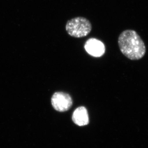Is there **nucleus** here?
<instances>
[{"label":"nucleus","mask_w":148,"mask_h":148,"mask_svg":"<svg viewBox=\"0 0 148 148\" xmlns=\"http://www.w3.org/2000/svg\"><path fill=\"white\" fill-rule=\"evenodd\" d=\"M118 44L122 53L130 60H140L145 55V44L133 30H126L122 32L119 36Z\"/></svg>","instance_id":"obj_1"},{"label":"nucleus","mask_w":148,"mask_h":148,"mask_svg":"<svg viewBox=\"0 0 148 148\" xmlns=\"http://www.w3.org/2000/svg\"><path fill=\"white\" fill-rule=\"evenodd\" d=\"M92 26L89 20L84 17H77L67 21L66 30L69 35L75 38L86 36L91 32Z\"/></svg>","instance_id":"obj_2"},{"label":"nucleus","mask_w":148,"mask_h":148,"mask_svg":"<svg viewBox=\"0 0 148 148\" xmlns=\"http://www.w3.org/2000/svg\"><path fill=\"white\" fill-rule=\"evenodd\" d=\"M53 108L60 112H66L72 107L73 101L71 97L65 92H56L51 99Z\"/></svg>","instance_id":"obj_3"},{"label":"nucleus","mask_w":148,"mask_h":148,"mask_svg":"<svg viewBox=\"0 0 148 148\" xmlns=\"http://www.w3.org/2000/svg\"><path fill=\"white\" fill-rule=\"evenodd\" d=\"M84 49L88 54L95 57H99L103 55L106 50L103 43L95 38H91L86 41Z\"/></svg>","instance_id":"obj_4"},{"label":"nucleus","mask_w":148,"mask_h":148,"mask_svg":"<svg viewBox=\"0 0 148 148\" xmlns=\"http://www.w3.org/2000/svg\"><path fill=\"white\" fill-rule=\"evenodd\" d=\"M72 120L75 124L82 127L89 123L88 111L84 106H80L74 110L72 115Z\"/></svg>","instance_id":"obj_5"}]
</instances>
